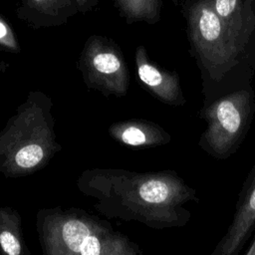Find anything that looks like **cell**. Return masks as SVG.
Returning <instances> with one entry per match:
<instances>
[{"label":"cell","mask_w":255,"mask_h":255,"mask_svg":"<svg viewBox=\"0 0 255 255\" xmlns=\"http://www.w3.org/2000/svg\"><path fill=\"white\" fill-rule=\"evenodd\" d=\"M170 1H171L174 5H176V4H178V1H179V0H170Z\"/></svg>","instance_id":"e0dca14e"},{"label":"cell","mask_w":255,"mask_h":255,"mask_svg":"<svg viewBox=\"0 0 255 255\" xmlns=\"http://www.w3.org/2000/svg\"><path fill=\"white\" fill-rule=\"evenodd\" d=\"M48 102L46 97L41 105L27 101L0 132V172L24 174L43 166L52 155L56 142L48 114L51 105L45 109Z\"/></svg>","instance_id":"277c9868"},{"label":"cell","mask_w":255,"mask_h":255,"mask_svg":"<svg viewBox=\"0 0 255 255\" xmlns=\"http://www.w3.org/2000/svg\"><path fill=\"white\" fill-rule=\"evenodd\" d=\"M79 13H88L93 11L99 4V0H76Z\"/></svg>","instance_id":"9a60e30c"},{"label":"cell","mask_w":255,"mask_h":255,"mask_svg":"<svg viewBox=\"0 0 255 255\" xmlns=\"http://www.w3.org/2000/svg\"><path fill=\"white\" fill-rule=\"evenodd\" d=\"M21 235L20 217L9 208H0V250L8 255L26 253Z\"/></svg>","instance_id":"4fadbf2b"},{"label":"cell","mask_w":255,"mask_h":255,"mask_svg":"<svg viewBox=\"0 0 255 255\" xmlns=\"http://www.w3.org/2000/svg\"><path fill=\"white\" fill-rule=\"evenodd\" d=\"M114 136L130 146H157L167 144L171 135L160 126L148 121H131L111 129Z\"/></svg>","instance_id":"8fae6325"},{"label":"cell","mask_w":255,"mask_h":255,"mask_svg":"<svg viewBox=\"0 0 255 255\" xmlns=\"http://www.w3.org/2000/svg\"><path fill=\"white\" fill-rule=\"evenodd\" d=\"M245 255H255V237L249 245V248L245 251Z\"/></svg>","instance_id":"2e32d148"},{"label":"cell","mask_w":255,"mask_h":255,"mask_svg":"<svg viewBox=\"0 0 255 255\" xmlns=\"http://www.w3.org/2000/svg\"><path fill=\"white\" fill-rule=\"evenodd\" d=\"M255 228V163L248 172L235 204L232 220L211 255H237Z\"/></svg>","instance_id":"52a82bcc"},{"label":"cell","mask_w":255,"mask_h":255,"mask_svg":"<svg viewBox=\"0 0 255 255\" xmlns=\"http://www.w3.org/2000/svg\"><path fill=\"white\" fill-rule=\"evenodd\" d=\"M0 47L3 49L17 52L19 51V44L16 35L7 22V20L0 14Z\"/></svg>","instance_id":"5bb4252c"},{"label":"cell","mask_w":255,"mask_h":255,"mask_svg":"<svg viewBox=\"0 0 255 255\" xmlns=\"http://www.w3.org/2000/svg\"><path fill=\"white\" fill-rule=\"evenodd\" d=\"M183 14L190 54L199 70L203 104L251 86L255 56L232 36L210 0H187Z\"/></svg>","instance_id":"6da1fadb"},{"label":"cell","mask_w":255,"mask_h":255,"mask_svg":"<svg viewBox=\"0 0 255 255\" xmlns=\"http://www.w3.org/2000/svg\"><path fill=\"white\" fill-rule=\"evenodd\" d=\"M236 41L255 56V0H210Z\"/></svg>","instance_id":"9c48e42d"},{"label":"cell","mask_w":255,"mask_h":255,"mask_svg":"<svg viewBox=\"0 0 255 255\" xmlns=\"http://www.w3.org/2000/svg\"><path fill=\"white\" fill-rule=\"evenodd\" d=\"M123 177L128 182L124 189V199L128 198L124 202L128 205V218L152 228L185 226L191 219L185 204L199 202L196 190L174 170L128 172Z\"/></svg>","instance_id":"7a4b0ae2"},{"label":"cell","mask_w":255,"mask_h":255,"mask_svg":"<svg viewBox=\"0 0 255 255\" xmlns=\"http://www.w3.org/2000/svg\"><path fill=\"white\" fill-rule=\"evenodd\" d=\"M205 122L198 146L212 158L225 160L244 141L255 116L252 86L237 89L202 105L198 113Z\"/></svg>","instance_id":"5b68a950"},{"label":"cell","mask_w":255,"mask_h":255,"mask_svg":"<svg viewBox=\"0 0 255 255\" xmlns=\"http://www.w3.org/2000/svg\"><path fill=\"white\" fill-rule=\"evenodd\" d=\"M1 66H3V63H0V67H1Z\"/></svg>","instance_id":"ac0fdd59"},{"label":"cell","mask_w":255,"mask_h":255,"mask_svg":"<svg viewBox=\"0 0 255 255\" xmlns=\"http://www.w3.org/2000/svg\"><path fill=\"white\" fill-rule=\"evenodd\" d=\"M38 228L48 254L118 255L141 253L138 246L100 221L78 209L42 210Z\"/></svg>","instance_id":"3957f363"},{"label":"cell","mask_w":255,"mask_h":255,"mask_svg":"<svg viewBox=\"0 0 255 255\" xmlns=\"http://www.w3.org/2000/svg\"><path fill=\"white\" fill-rule=\"evenodd\" d=\"M79 13L76 0H21L16 16L33 29L66 24Z\"/></svg>","instance_id":"30bf717a"},{"label":"cell","mask_w":255,"mask_h":255,"mask_svg":"<svg viewBox=\"0 0 255 255\" xmlns=\"http://www.w3.org/2000/svg\"><path fill=\"white\" fill-rule=\"evenodd\" d=\"M135 63L140 82L156 99L172 107L186 104L180 79L175 71H168L150 61L143 46L136 48Z\"/></svg>","instance_id":"ba28073f"},{"label":"cell","mask_w":255,"mask_h":255,"mask_svg":"<svg viewBox=\"0 0 255 255\" xmlns=\"http://www.w3.org/2000/svg\"><path fill=\"white\" fill-rule=\"evenodd\" d=\"M80 64L86 79L94 87L125 94L128 83L126 65L120 48L113 40L91 36L83 49Z\"/></svg>","instance_id":"8992f818"},{"label":"cell","mask_w":255,"mask_h":255,"mask_svg":"<svg viewBox=\"0 0 255 255\" xmlns=\"http://www.w3.org/2000/svg\"><path fill=\"white\" fill-rule=\"evenodd\" d=\"M120 16L128 23L155 24L160 20L162 0H112Z\"/></svg>","instance_id":"7c38bea8"}]
</instances>
